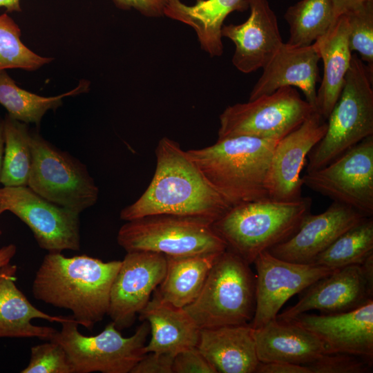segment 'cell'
Listing matches in <instances>:
<instances>
[{
    "mask_svg": "<svg viewBox=\"0 0 373 373\" xmlns=\"http://www.w3.org/2000/svg\"><path fill=\"white\" fill-rule=\"evenodd\" d=\"M155 155L156 168L150 184L135 202L121 211L122 220L172 215L213 223L231 207L177 142L162 137Z\"/></svg>",
    "mask_w": 373,
    "mask_h": 373,
    "instance_id": "cell-1",
    "label": "cell"
},
{
    "mask_svg": "<svg viewBox=\"0 0 373 373\" xmlns=\"http://www.w3.org/2000/svg\"><path fill=\"white\" fill-rule=\"evenodd\" d=\"M121 263L85 254L68 258L48 252L35 274L33 296L70 310L79 325L91 330L107 315L111 287Z\"/></svg>",
    "mask_w": 373,
    "mask_h": 373,
    "instance_id": "cell-2",
    "label": "cell"
},
{
    "mask_svg": "<svg viewBox=\"0 0 373 373\" xmlns=\"http://www.w3.org/2000/svg\"><path fill=\"white\" fill-rule=\"evenodd\" d=\"M279 140L240 135L218 140L187 153L211 184L232 207L269 199L267 180Z\"/></svg>",
    "mask_w": 373,
    "mask_h": 373,
    "instance_id": "cell-3",
    "label": "cell"
},
{
    "mask_svg": "<svg viewBox=\"0 0 373 373\" xmlns=\"http://www.w3.org/2000/svg\"><path fill=\"white\" fill-rule=\"evenodd\" d=\"M311 205L307 197L293 202L265 199L242 203L231 207L212 227L227 249L250 265L260 254L291 236L310 213Z\"/></svg>",
    "mask_w": 373,
    "mask_h": 373,
    "instance_id": "cell-4",
    "label": "cell"
},
{
    "mask_svg": "<svg viewBox=\"0 0 373 373\" xmlns=\"http://www.w3.org/2000/svg\"><path fill=\"white\" fill-rule=\"evenodd\" d=\"M372 74L352 52L341 95L327 119L326 132L307 155V172L326 166L373 135Z\"/></svg>",
    "mask_w": 373,
    "mask_h": 373,
    "instance_id": "cell-5",
    "label": "cell"
},
{
    "mask_svg": "<svg viewBox=\"0 0 373 373\" xmlns=\"http://www.w3.org/2000/svg\"><path fill=\"white\" fill-rule=\"evenodd\" d=\"M184 309L200 329L248 324L255 310L249 265L227 249L217 257L196 298Z\"/></svg>",
    "mask_w": 373,
    "mask_h": 373,
    "instance_id": "cell-6",
    "label": "cell"
},
{
    "mask_svg": "<svg viewBox=\"0 0 373 373\" xmlns=\"http://www.w3.org/2000/svg\"><path fill=\"white\" fill-rule=\"evenodd\" d=\"M117 240L126 252L145 251L171 256L220 254L227 248L212 222L172 215L126 221L119 229Z\"/></svg>",
    "mask_w": 373,
    "mask_h": 373,
    "instance_id": "cell-7",
    "label": "cell"
},
{
    "mask_svg": "<svg viewBox=\"0 0 373 373\" xmlns=\"http://www.w3.org/2000/svg\"><path fill=\"white\" fill-rule=\"evenodd\" d=\"M61 324L51 341L66 351L73 373H128L145 354L150 332L145 321L129 337L123 336L113 322L95 336L81 334L73 317Z\"/></svg>",
    "mask_w": 373,
    "mask_h": 373,
    "instance_id": "cell-8",
    "label": "cell"
},
{
    "mask_svg": "<svg viewBox=\"0 0 373 373\" xmlns=\"http://www.w3.org/2000/svg\"><path fill=\"white\" fill-rule=\"evenodd\" d=\"M32 168L28 186L61 207L80 213L98 200L99 189L86 166L31 131Z\"/></svg>",
    "mask_w": 373,
    "mask_h": 373,
    "instance_id": "cell-9",
    "label": "cell"
},
{
    "mask_svg": "<svg viewBox=\"0 0 373 373\" xmlns=\"http://www.w3.org/2000/svg\"><path fill=\"white\" fill-rule=\"evenodd\" d=\"M315 111L294 87H282L248 102L227 106L220 115L218 140L247 135L280 140Z\"/></svg>",
    "mask_w": 373,
    "mask_h": 373,
    "instance_id": "cell-10",
    "label": "cell"
},
{
    "mask_svg": "<svg viewBox=\"0 0 373 373\" xmlns=\"http://www.w3.org/2000/svg\"><path fill=\"white\" fill-rule=\"evenodd\" d=\"M6 211L30 228L41 249L50 253L80 249V213L48 201L29 186L0 188V216Z\"/></svg>",
    "mask_w": 373,
    "mask_h": 373,
    "instance_id": "cell-11",
    "label": "cell"
},
{
    "mask_svg": "<svg viewBox=\"0 0 373 373\" xmlns=\"http://www.w3.org/2000/svg\"><path fill=\"white\" fill-rule=\"evenodd\" d=\"M303 185L367 217L373 215V135L326 166L301 177Z\"/></svg>",
    "mask_w": 373,
    "mask_h": 373,
    "instance_id": "cell-12",
    "label": "cell"
},
{
    "mask_svg": "<svg viewBox=\"0 0 373 373\" xmlns=\"http://www.w3.org/2000/svg\"><path fill=\"white\" fill-rule=\"evenodd\" d=\"M254 263L255 310L249 324L260 328L276 318L283 305L294 295L336 269L315 263H296L280 259L269 251L260 254Z\"/></svg>",
    "mask_w": 373,
    "mask_h": 373,
    "instance_id": "cell-13",
    "label": "cell"
},
{
    "mask_svg": "<svg viewBox=\"0 0 373 373\" xmlns=\"http://www.w3.org/2000/svg\"><path fill=\"white\" fill-rule=\"evenodd\" d=\"M166 268L164 254L126 252L113 280L107 312L117 329L131 327L162 281Z\"/></svg>",
    "mask_w": 373,
    "mask_h": 373,
    "instance_id": "cell-14",
    "label": "cell"
},
{
    "mask_svg": "<svg viewBox=\"0 0 373 373\" xmlns=\"http://www.w3.org/2000/svg\"><path fill=\"white\" fill-rule=\"evenodd\" d=\"M327 127L326 119L315 111L277 142L267 180L269 199L293 202L303 198L300 172L309 153L323 138Z\"/></svg>",
    "mask_w": 373,
    "mask_h": 373,
    "instance_id": "cell-15",
    "label": "cell"
},
{
    "mask_svg": "<svg viewBox=\"0 0 373 373\" xmlns=\"http://www.w3.org/2000/svg\"><path fill=\"white\" fill-rule=\"evenodd\" d=\"M305 290L294 305L276 318L289 320L313 309L325 314L354 309L372 299L373 282L361 265H352L336 269Z\"/></svg>",
    "mask_w": 373,
    "mask_h": 373,
    "instance_id": "cell-16",
    "label": "cell"
},
{
    "mask_svg": "<svg viewBox=\"0 0 373 373\" xmlns=\"http://www.w3.org/2000/svg\"><path fill=\"white\" fill-rule=\"evenodd\" d=\"M250 15L240 24L223 25L222 37L235 45L233 65L250 73L262 68L283 44L275 12L267 0H247Z\"/></svg>",
    "mask_w": 373,
    "mask_h": 373,
    "instance_id": "cell-17",
    "label": "cell"
},
{
    "mask_svg": "<svg viewBox=\"0 0 373 373\" xmlns=\"http://www.w3.org/2000/svg\"><path fill=\"white\" fill-rule=\"evenodd\" d=\"M365 217L347 205L333 202L321 213L307 214L291 236L268 251L287 261L314 263L337 238Z\"/></svg>",
    "mask_w": 373,
    "mask_h": 373,
    "instance_id": "cell-18",
    "label": "cell"
},
{
    "mask_svg": "<svg viewBox=\"0 0 373 373\" xmlns=\"http://www.w3.org/2000/svg\"><path fill=\"white\" fill-rule=\"evenodd\" d=\"M314 334L326 353L341 352L373 359V300L345 312L302 314L289 319Z\"/></svg>",
    "mask_w": 373,
    "mask_h": 373,
    "instance_id": "cell-19",
    "label": "cell"
},
{
    "mask_svg": "<svg viewBox=\"0 0 373 373\" xmlns=\"http://www.w3.org/2000/svg\"><path fill=\"white\" fill-rule=\"evenodd\" d=\"M318 52L314 44L296 46L284 43L262 68L249 100L269 95L285 86L296 87L316 110V84L319 82Z\"/></svg>",
    "mask_w": 373,
    "mask_h": 373,
    "instance_id": "cell-20",
    "label": "cell"
},
{
    "mask_svg": "<svg viewBox=\"0 0 373 373\" xmlns=\"http://www.w3.org/2000/svg\"><path fill=\"white\" fill-rule=\"evenodd\" d=\"M254 337L260 363L306 365L326 353L325 344L318 337L291 320L276 318L254 329Z\"/></svg>",
    "mask_w": 373,
    "mask_h": 373,
    "instance_id": "cell-21",
    "label": "cell"
},
{
    "mask_svg": "<svg viewBox=\"0 0 373 373\" xmlns=\"http://www.w3.org/2000/svg\"><path fill=\"white\" fill-rule=\"evenodd\" d=\"M17 267L8 263L0 268V338H38L51 341L57 330L32 324L34 318L50 323L70 320L72 316H51L32 305L16 285Z\"/></svg>",
    "mask_w": 373,
    "mask_h": 373,
    "instance_id": "cell-22",
    "label": "cell"
},
{
    "mask_svg": "<svg viewBox=\"0 0 373 373\" xmlns=\"http://www.w3.org/2000/svg\"><path fill=\"white\" fill-rule=\"evenodd\" d=\"M197 347L217 373H254L260 363L249 324L201 329Z\"/></svg>",
    "mask_w": 373,
    "mask_h": 373,
    "instance_id": "cell-23",
    "label": "cell"
},
{
    "mask_svg": "<svg viewBox=\"0 0 373 373\" xmlns=\"http://www.w3.org/2000/svg\"><path fill=\"white\" fill-rule=\"evenodd\" d=\"M140 321L150 326L151 338L144 353L175 356L197 347L200 329L182 307L162 300L156 294L139 313Z\"/></svg>",
    "mask_w": 373,
    "mask_h": 373,
    "instance_id": "cell-24",
    "label": "cell"
},
{
    "mask_svg": "<svg viewBox=\"0 0 373 373\" xmlns=\"http://www.w3.org/2000/svg\"><path fill=\"white\" fill-rule=\"evenodd\" d=\"M247 9V0H196L192 6L180 0H168L164 16L192 28L201 48L213 57L223 52L221 30L227 17Z\"/></svg>",
    "mask_w": 373,
    "mask_h": 373,
    "instance_id": "cell-25",
    "label": "cell"
},
{
    "mask_svg": "<svg viewBox=\"0 0 373 373\" xmlns=\"http://www.w3.org/2000/svg\"><path fill=\"white\" fill-rule=\"evenodd\" d=\"M347 26L344 15L314 44L323 63V75L316 92V111L327 119L338 101L350 68L352 52L350 49Z\"/></svg>",
    "mask_w": 373,
    "mask_h": 373,
    "instance_id": "cell-26",
    "label": "cell"
},
{
    "mask_svg": "<svg viewBox=\"0 0 373 373\" xmlns=\"http://www.w3.org/2000/svg\"><path fill=\"white\" fill-rule=\"evenodd\" d=\"M220 254L165 256L166 273L154 293L162 300L184 308L196 298Z\"/></svg>",
    "mask_w": 373,
    "mask_h": 373,
    "instance_id": "cell-27",
    "label": "cell"
},
{
    "mask_svg": "<svg viewBox=\"0 0 373 373\" xmlns=\"http://www.w3.org/2000/svg\"><path fill=\"white\" fill-rule=\"evenodd\" d=\"M87 81H81L74 89L53 97H44L18 86L6 70L0 71V104L11 117L26 124L39 126L50 110H55L62 104L64 97L85 92L88 88Z\"/></svg>",
    "mask_w": 373,
    "mask_h": 373,
    "instance_id": "cell-28",
    "label": "cell"
},
{
    "mask_svg": "<svg viewBox=\"0 0 373 373\" xmlns=\"http://www.w3.org/2000/svg\"><path fill=\"white\" fill-rule=\"evenodd\" d=\"M284 17L289 26L287 43L296 46L312 44L337 19L333 0H300L289 6Z\"/></svg>",
    "mask_w": 373,
    "mask_h": 373,
    "instance_id": "cell-29",
    "label": "cell"
},
{
    "mask_svg": "<svg viewBox=\"0 0 373 373\" xmlns=\"http://www.w3.org/2000/svg\"><path fill=\"white\" fill-rule=\"evenodd\" d=\"M4 154L0 183L28 186L32 163L31 131L28 124L6 114L3 117Z\"/></svg>",
    "mask_w": 373,
    "mask_h": 373,
    "instance_id": "cell-30",
    "label": "cell"
},
{
    "mask_svg": "<svg viewBox=\"0 0 373 373\" xmlns=\"http://www.w3.org/2000/svg\"><path fill=\"white\" fill-rule=\"evenodd\" d=\"M373 254V220L365 217L337 238L314 263L331 269L362 264Z\"/></svg>",
    "mask_w": 373,
    "mask_h": 373,
    "instance_id": "cell-31",
    "label": "cell"
},
{
    "mask_svg": "<svg viewBox=\"0 0 373 373\" xmlns=\"http://www.w3.org/2000/svg\"><path fill=\"white\" fill-rule=\"evenodd\" d=\"M18 24L7 13L0 15V71L7 69L36 70L52 61L28 48L21 39Z\"/></svg>",
    "mask_w": 373,
    "mask_h": 373,
    "instance_id": "cell-32",
    "label": "cell"
},
{
    "mask_svg": "<svg viewBox=\"0 0 373 373\" xmlns=\"http://www.w3.org/2000/svg\"><path fill=\"white\" fill-rule=\"evenodd\" d=\"M350 49L373 72V0L345 12Z\"/></svg>",
    "mask_w": 373,
    "mask_h": 373,
    "instance_id": "cell-33",
    "label": "cell"
},
{
    "mask_svg": "<svg viewBox=\"0 0 373 373\" xmlns=\"http://www.w3.org/2000/svg\"><path fill=\"white\" fill-rule=\"evenodd\" d=\"M21 373H73L67 354L63 347L53 341L30 348L27 366Z\"/></svg>",
    "mask_w": 373,
    "mask_h": 373,
    "instance_id": "cell-34",
    "label": "cell"
},
{
    "mask_svg": "<svg viewBox=\"0 0 373 373\" xmlns=\"http://www.w3.org/2000/svg\"><path fill=\"white\" fill-rule=\"evenodd\" d=\"M372 361L366 357L341 352L325 353L305 365L311 373H367Z\"/></svg>",
    "mask_w": 373,
    "mask_h": 373,
    "instance_id": "cell-35",
    "label": "cell"
},
{
    "mask_svg": "<svg viewBox=\"0 0 373 373\" xmlns=\"http://www.w3.org/2000/svg\"><path fill=\"white\" fill-rule=\"evenodd\" d=\"M173 373H217L197 347L177 354L173 359Z\"/></svg>",
    "mask_w": 373,
    "mask_h": 373,
    "instance_id": "cell-36",
    "label": "cell"
},
{
    "mask_svg": "<svg viewBox=\"0 0 373 373\" xmlns=\"http://www.w3.org/2000/svg\"><path fill=\"white\" fill-rule=\"evenodd\" d=\"M175 356L148 352L133 367L130 373H173Z\"/></svg>",
    "mask_w": 373,
    "mask_h": 373,
    "instance_id": "cell-37",
    "label": "cell"
},
{
    "mask_svg": "<svg viewBox=\"0 0 373 373\" xmlns=\"http://www.w3.org/2000/svg\"><path fill=\"white\" fill-rule=\"evenodd\" d=\"M119 9L135 10L144 17L157 18L164 16L168 0H113Z\"/></svg>",
    "mask_w": 373,
    "mask_h": 373,
    "instance_id": "cell-38",
    "label": "cell"
},
{
    "mask_svg": "<svg viewBox=\"0 0 373 373\" xmlns=\"http://www.w3.org/2000/svg\"><path fill=\"white\" fill-rule=\"evenodd\" d=\"M257 373H311L305 365L287 362L260 363Z\"/></svg>",
    "mask_w": 373,
    "mask_h": 373,
    "instance_id": "cell-39",
    "label": "cell"
},
{
    "mask_svg": "<svg viewBox=\"0 0 373 373\" xmlns=\"http://www.w3.org/2000/svg\"><path fill=\"white\" fill-rule=\"evenodd\" d=\"M365 0H333L336 18L356 8Z\"/></svg>",
    "mask_w": 373,
    "mask_h": 373,
    "instance_id": "cell-40",
    "label": "cell"
},
{
    "mask_svg": "<svg viewBox=\"0 0 373 373\" xmlns=\"http://www.w3.org/2000/svg\"><path fill=\"white\" fill-rule=\"evenodd\" d=\"M17 252V247L9 244L0 248V268L10 262Z\"/></svg>",
    "mask_w": 373,
    "mask_h": 373,
    "instance_id": "cell-41",
    "label": "cell"
},
{
    "mask_svg": "<svg viewBox=\"0 0 373 373\" xmlns=\"http://www.w3.org/2000/svg\"><path fill=\"white\" fill-rule=\"evenodd\" d=\"M0 7H3L8 12H20V0H0Z\"/></svg>",
    "mask_w": 373,
    "mask_h": 373,
    "instance_id": "cell-42",
    "label": "cell"
},
{
    "mask_svg": "<svg viewBox=\"0 0 373 373\" xmlns=\"http://www.w3.org/2000/svg\"><path fill=\"white\" fill-rule=\"evenodd\" d=\"M4 145L3 118L0 116V180L4 154Z\"/></svg>",
    "mask_w": 373,
    "mask_h": 373,
    "instance_id": "cell-43",
    "label": "cell"
},
{
    "mask_svg": "<svg viewBox=\"0 0 373 373\" xmlns=\"http://www.w3.org/2000/svg\"><path fill=\"white\" fill-rule=\"evenodd\" d=\"M1 233H2V231H1V230L0 229V236L1 235Z\"/></svg>",
    "mask_w": 373,
    "mask_h": 373,
    "instance_id": "cell-44",
    "label": "cell"
}]
</instances>
